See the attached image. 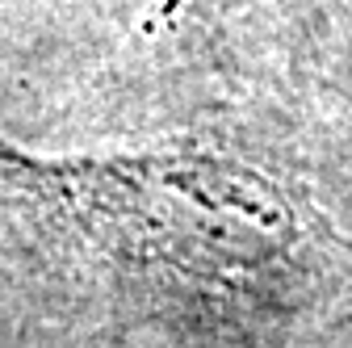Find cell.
<instances>
[{"mask_svg":"<svg viewBox=\"0 0 352 348\" xmlns=\"http://www.w3.org/2000/svg\"><path fill=\"white\" fill-rule=\"evenodd\" d=\"M0 197L76 223L243 348H311L277 193L218 160L42 164L0 151Z\"/></svg>","mask_w":352,"mask_h":348,"instance_id":"cell-1","label":"cell"},{"mask_svg":"<svg viewBox=\"0 0 352 348\" xmlns=\"http://www.w3.org/2000/svg\"><path fill=\"white\" fill-rule=\"evenodd\" d=\"M331 348H352V340H340V344H331Z\"/></svg>","mask_w":352,"mask_h":348,"instance_id":"cell-2","label":"cell"}]
</instances>
